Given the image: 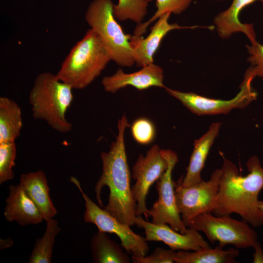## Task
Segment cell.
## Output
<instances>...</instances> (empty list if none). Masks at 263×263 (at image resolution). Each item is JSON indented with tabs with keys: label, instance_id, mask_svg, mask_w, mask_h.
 <instances>
[{
	"label": "cell",
	"instance_id": "d4e9b609",
	"mask_svg": "<svg viewBox=\"0 0 263 263\" xmlns=\"http://www.w3.org/2000/svg\"><path fill=\"white\" fill-rule=\"evenodd\" d=\"M17 155V146L14 142L0 143V184L12 179L13 170Z\"/></svg>",
	"mask_w": 263,
	"mask_h": 263
},
{
	"label": "cell",
	"instance_id": "1f68e13d",
	"mask_svg": "<svg viewBox=\"0 0 263 263\" xmlns=\"http://www.w3.org/2000/svg\"><path fill=\"white\" fill-rule=\"evenodd\" d=\"M218 0V1H220V0Z\"/></svg>",
	"mask_w": 263,
	"mask_h": 263
},
{
	"label": "cell",
	"instance_id": "ffe728a7",
	"mask_svg": "<svg viewBox=\"0 0 263 263\" xmlns=\"http://www.w3.org/2000/svg\"><path fill=\"white\" fill-rule=\"evenodd\" d=\"M121 245L112 240L105 232L98 231L91 242L93 262L96 263H129L131 259Z\"/></svg>",
	"mask_w": 263,
	"mask_h": 263
},
{
	"label": "cell",
	"instance_id": "484cf974",
	"mask_svg": "<svg viewBox=\"0 0 263 263\" xmlns=\"http://www.w3.org/2000/svg\"><path fill=\"white\" fill-rule=\"evenodd\" d=\"M131 131L134 140L143 145H149L152 142L156 135L154 124L146 117L136 119L131 125Z\"/></svg>",
	"mask_w": 263,
	"mask_h": 263
},
{
	"label": "cell",
	"instance_id": "d6986e66",
	"mask_svg": "<svg viewBox=\"0 0 263 263\" xmlns=\"http://www.w3.org/2000/svg\"><path fill=\"white\" fill-rule=\"evenodd\" d=\"M22 128L19 104L6 96L0 97V143L14 142Z\"/></svg>",
	"mask_w": 263,
	"mask_h": 263
},
{
	"label": "cell",
	"instance_id": "4fadbf2b",
	"mask_svg": "<svg viewBox=\"0 0 263 263\" xmlns=\"http://www.w3.org/2000/svg\"><path fill=\"white\" fill-rule=\"evenodd\" d=\"M170 15L168 13L160 17L146 38L135 35L131 36L130 43L137 67H143L153 63V56L162 39L169 32L176 29H193L198 27L212 29L211 26H181L175 23H170L169 19Z\"/></svg>",
	"mask_w": 263,
	"mask_h": 263
},
{
	"label": "cell",
	"instance_id": "603a6c76",
	"mask_svg": "<svg viewBox=\"0 0 263 263\" xmlns=\"http://www.w3.org/2000/svg\"><path fill=\"white\" fill-rule=\"evenodd\" d=\"M148 2L153 0H147ZM156 11L152 17L146 22L139 24L135 27L133 35L142 36L150 23L166 13L180 14L189 6L193 0H155Z\"/></svg>",
	"mask_w": 263,
	"mask_h": 263
},
{
	"label": "cell",
	"instance_id": "cb8c5ba5",
	"mask_svg": "<svg viewBox=\"0 0 263 263\" xmlns=\"http://www.w3.org/2000/svg\"><path fill=\"white\" fill-rule=\"evenodd\" d=\"M147 0H118L113 6V15L118 20H131L137 24L143 22L147 14Z\"/></svg>",
	"mask_w": 263,
	"mask_h": 263
},
{
	"label": "cell",
	"instance_id": "f546056e",
	"mask_svg": "<svg viewBox=\"0 0 263 263\" xmlns=\"http://www.w3.org/2000/svg\"><path fill=\"white\" fill-rule=\"evenodd\" d=\"M259 206L260 209L263 212V201H259Z\"/></svg>",
	"mask_w": 263,
	"mask_h": 263
},
{
	"label": "cell",
	"instance_id": "6da1fadb",
	"mask_svg": "<svg viewBox=\"0 0 263 263\" xmlns=\"http://www.w3.org/2000/svg\"><path fill=\"white\" fill-rule=\"evenodd\" d=\"M248 173L240 175L236 165L224 158L222 175L214 209L216 216L239 215L252 227L263 225V212L259 208L258 196L263 188V168L257 156L248 159Z\"/></svg>",
	"mask_w": 263,
	"mask_h": 263
},
{
	"label": "cell",
	"instance_id": "4dcf8cb0",
	"mask_svg": "<svg viewBox=\"0 0 263 263\" xmlns=\"http://www.w3.org/2000/svg\"><path fill=\"white\" fill-rule=\"evenodd\" d=\"M259 0V1H261V2L263 3V0Z\"/></svg>",
	"mask_w": 263,
	"mask_h": 263
},
{
	"label": "cell",
	"instance_id": "44dd1931",
	"mask_svg": "<svg viewBox=\"0 0 263 263\" xmlns=\"http://www.w3.org/2000/svg\"><path fill=\"white\" fill-rule=\"evenodd\" d=\"M239 254L234 248L225 250L219 245L214 248H208L193 252L179 250L176 252V263H234Z\"/></svg>",
	"mask_w": 263,
	"mask_h": 263
},
{
	"label": "cell",
	"instance_id": "2e32d148",
	"mask_svg": "<svg viewBox=\"0 0 263 263\" xmlns=\"http://www.w3.org/2000/svg\"><path fill=\"white\" fill-rule=\"evenodd\" d=\"M256 0H233L228 8L215 17L214 27L221 38L226 39L234 34L242 33L246 36L250 43L257 41L253 24L243 23L239 19L241 11Z\"/></svg>",
	"mask_w": 263,
	"mask_h": 263
},
{
	"label": "cell",
	"instance_id": "e0dca14e",
	"mask_svg": "<svg viewBox=\"0 0 263 263\" xmlns=\"http://www.w3.org/2000/svg\"><path fill=\"white\" fill-rule=\"evenodd\" d=\"M221 125L219 122L212 123L206 133L194 141L193 150L186 168V175L178 181L181 186L189 187L203 180L201 171L211 147L219 134Z\"/></svg>",
	"mask_w": 263,
	"mask_h": 263
},
{
	"label": "cell",
	"instance_id": "5bb4252c",
	"mask_svg": "<svg viewBox=\"0 0 263 263\" xmlns=\"http://www.w3.org/2000/svg\"><path fill=\"white\" fill-rule=\"evenodd\" d=\"M164 78L163 69L152 63L130 74L125 73L119 68L113 75L104 77L101 83L106 92L115 93L129 86L140 91L152 87L165 88Z\"/></svg>",
	"mask_w": 263,
	"mask_h": 263
},
{
	"label": "cell",
	"instance_id": "ac0fdd59",
	"mask_svg": "<svg viewBox=\"0 0 263 263\" xmlns=\"http://www.w3.org/2000/svg\"><path fill=\"white\" fill-rule=\"evenodd\" d=\"M19 183L35 204L43 219L53 218L57 213L49 193V188L44 172L41 170L20 175Z\"/></svg>",
	"mask_w": 263,
	"mask_h": 263
},
{
	"label": "cell",
	"instance_id": "7402d4cb",
	"mask_svg": "<svg viewBox=\"0 0 263 263\" xmlns=\"http://www.w3.org/2000/svg\"><path fill=\"white\" fill-rule=\"evenodd\" d=\"M47 225L43 236L37 240L29 263H50L52 261L53 246L56 236L60 230L57 222L51 218L46 221Z\"/></svg>",
	"mask_w": 263,
	"mask_h": 263
},
{
	"label": "cell",
	"instance_id": "7a4b0ae2",
	"mask_svg": "<svg viewBox=\"0 0 263 263\" xmlns=\"http://www.w3.org/2000/svg\"><path fill=\"white\" fill-rule=\"evenodd\" d=\"M130 126L123 114L118 120V134L108 152L101 153L102 172L94 188L96 199L102 207L101 192L107 186L110 190L104 209L120 222L130 226L135 225L137 205L131 191V172L126 151L124 134Z\"/></svg>",
	"mask_w": 263,
	"mask_h": 263
},
{
	"label": "cell",
	"instance_id": "4316f807",
	"mask_svg": "<svg viewBox=\"0 0 263 263\" xmlns=\"http://www.w3.org/2000/svg\"><path fill=\"white\" fill-rule=\"evenodd\" d=\"M246 47L249 55L247 61L250 64L247 70L255 77L263 79V45L257 41L246 45Z\"/></svg>",
	"mask_w": 263,
	"mask_h": 263
},
{
	"label": "cell",
	"instance_id": "8992f818",
	"mask_svg": "<svg viewBox=\"0 0 263 263\" xmlns=\"http://www.w3.org/2000/svg\"><path fill=\"white\" fill-rule=\"evenodd\" d=\"M188 227L203 232L211 243L217 242L222 247L232 244L237 248H254L259 243L257 234L249 224L230 215L202 213L192 219Z\"/></svg>",
	"mask_w": 263,
	"mask_h": 263
},
{
	"label": "cell",
	"instance_id": "7c38bea8",
	"mask_svg": "<svg viewBox=\"0 0 263 263\" xmlns=\"http://www.w3.org/2000/svg\"><path fill=\"white\" fill-rule=\"evenodd\" d=\"M135 225L143 228L147 242H162L173 250L197 251L211 247L199 231L189 228L185 233L178 232L166 224L147 222L141 216H136Z\"/></svg>",
	"mask_w": 263,
	"mask_h": 263
},
{
	"label": "cell",
	"instance_id": "277c9868",
	"mask_svg": "<svg viewBox=\"0 0 263 263\" xmlns=\"http://www.w3.org/2000/svg\"><path fill=\"white\" fill-rule=\"evenodd\" d=\"M73 90L56 75L48 72L38 74L29 95L33 117L45 121L59 132H70L72 124L66 113L73 101Z\"/></svg>",
	"mask_w": 263,
	"mask_h": 263
},
{
	"label": "cell",
	"instance_id": "83f0119b",
	"mask_svg": "<svg viewBox=\"0 0 263 263\" xmlns=\"http://www.w3.org/2000/svg\"><path fill=\"white\" fill-rule=\"evenodd\" d=\"M176 252L171 249L156 248L149 256L135 257L132 256L134 263H173Z\"/></svg>",
	"mask_w": 263,
	"mask_h": 263
},
{
	"label": "cell",
	"instance_id": "f1b7e54d",
	"mask_svg": "<svg viewBox=\"0 0 263 263\" xmlns=\"http://www.w3.org/2000/svg\"><path fill=\"white\" fill-rule=\"evenodd\" d=\"M254 248L255 252L253 254V262L254 263H263V252L260 243L256 245Z\"/></svg>",
	"mask_w": 263,
	"mask_h": 263
},
{
	"label": "cell",
	"instance_id": "3957f363",
	"mask_svg": "<svg viewBox=\"0 0 263 263\" xmlns=\"http://www.w3.org/2000/svg\"><path fill=\"white\" fill-rule=\"evenodd\" d=\"M111 60L102 39L90 28L71 49L56 75L73 89L81 90L92 83Z\"/></svg>",
	"mask_w": 263,
	"mask_h": 263
},
{
	"label": "cell",
	"instance_id": "9c48e42d",
	"mask_svg": "<svg viewBox=\"0 0 263 263\" xmlns=\"http://www.w3.org/2000/svg\"><path fill=\"white\" fill-rule=\"evenodd\" d=\"M255 77L246 71L240 91L232 99L222 100L205 97L192 92H183L167 87L166 91L179 100L191 113L198 115L227 114L234 109H244L257 97L251 83Z\"/></svg>",
	"mask_w": 263,
	"mask_h": 263
},
{
	"label": "cell",
	"instance_id": "ba28073f",
	"mask_svg": "<svg viewBox=\"0 0 263 263\" xmlns=\"http://www.w3.org/2000/svg\"><path fill=\"white\" fill-rule=\"evenodd\" d=\"M161 153L167 162V168L156 183L158 198L144 216L146 219L151 217L153 224H166L173 229L185 233L188 228L177 208L175 183L172 179V172L179 158L177 153L170 150L161 149Z\"/></svg>",
	"mask_w": 263,
	"mask_h": 263
},
{
	"label": "cell",
	"instance_id": "9a60e30c",
	"mask_svg": "<svg viewBox=\"0 0 263 263\" xmlns=\"http://www.w3.org/2000/svg\"><path fill=\"white\" fill-rule=\"evenodd\" d=\"M4 215L7 221H16L20 225L38 224L44 220L38 208L19 183L9 187Z\"/></svg>",
	"mask_w": 263,
	"mask_h": 263
},
{
	"label": "cell",
	"instance_id": "30bf717a",
	"mask_svg": "<svg viewBox=\"0 0 263 263\" xmlns=\"http://www.w3.org/2000/svg\"><path fill=\"white\" fill-rule=\"evenodd\" d=\"M222 169H216L210 179L189 186L183 187L179 182L175 185V195L178 210L187 227L190 221L204 213H212L217 196Z\"/></svg>",
	"mask_w": 263,
	"mask_h": 263
},
{
	"label": "cell",
	"instance_id": "52a82bcc",
	"mask_svg": "<svg viewBox=\"0 0 263 263\" xmlns=\"http://www.w3.org/2000/svg\"><path fill=\"white\" fill-rule=\"evenodd\" d=\"M70 180L78 188L85 201V222L95 225L98 231L115 234L120 240L121 246L132 256L146 255L149 247L145 238L134 233L130 226L120 222L105 209L98 206L83 191L76 178L71 177Z\"/></svg>",
	"mask_w": 263,
	"mask_h": 263
},
{
	"label": "cell",
	"instance_id": "8fae6325",
	"mask_svg": "<svg viewBox=\"0 0 263 263\" xmlns=\"http://www.w3.org/2000/svg\"><path fill=\"white\" fill-rule=\"evenodd\" d=\"M167 162L157 145H153L144 155L140 154L132 168V178L135 181L131 187L133 199L137 205L136 216L148 211L146 199L149 189L157 181L167 168Z\"/></svg>",
	"mask_w": 263,
	"mask_h": 263
},
{
	"label": "cell",
	"instance_id": "5b68a950",
	"mask_svg": "<svg viewBox=\"0 0 263 263\" xmlns=\"http://www.w3.org/2000/svg\"><path fill=\"white\" fill-rule=\"evenodd\" d=\"M112 0H93L85 16L91 28L100 37L108 50L112 60L122 67H132L135 64L130 39L117 22L113 15Z\"/></svg>",
	"mask_w": 263,
	"mask_h": 263
}]
</instances>
